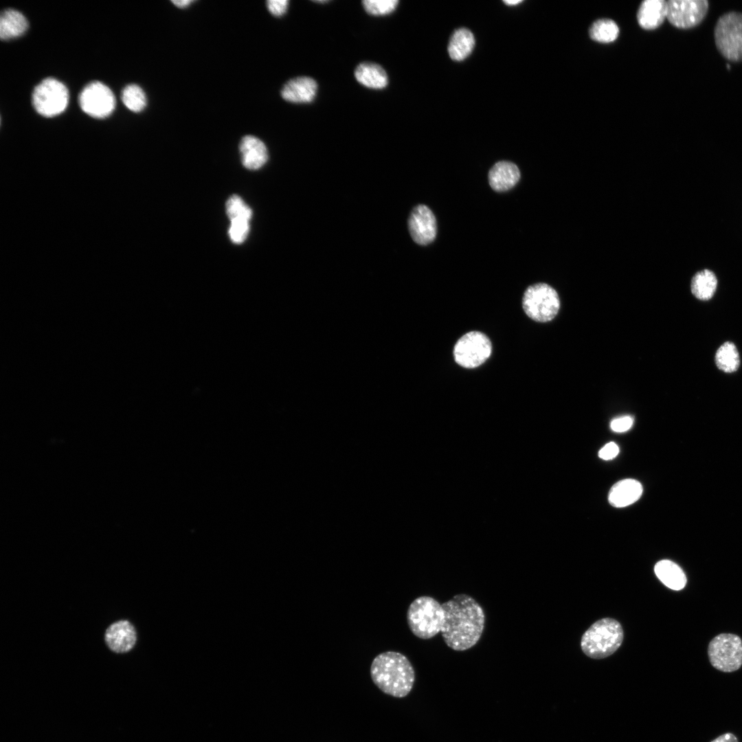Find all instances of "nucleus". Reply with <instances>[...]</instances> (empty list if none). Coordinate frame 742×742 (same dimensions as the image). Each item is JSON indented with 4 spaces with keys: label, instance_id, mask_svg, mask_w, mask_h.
I'll return each instance as SVG.
<instances>
[{
    "label": "nucleus",
    "instance_id": "2eb2a0df",
    "mask_svg": "<svg viewBox=\"0 0 742 742\" xmlns=\"http://www.w3.org/2000/svg\"><path fill=\"white\" fill-rule=\"evenodd\" d=\"M521 177L519 168L513 162L500 161L495 164L488 175V183L496 192H505L513 188Z\"/></svg>",
    "mask_w": 742,
    "mask_h": 742
},
{
    "label": "nucleus",
    "instance_id": "dca6fc26",
    "mask_svg": "<svg viewBox=\"0 0 742 742\" xmlns=\"http://www.w3.org/2000/svg\"><path fill=\"white\" fill-rule=\"evenodd\" d=\"M239 150L242 163L247 169H259L268 160V152L265 144L255 136L243 137L240 142Z\"/></svg>",
    "mask_w": 742,
    "mask_h": 742
},
{
    "label": "nucleus",
    "instance_id": "f03ea898",
    "mask_svg": "<svg viewBox=\"0 0 742 742\" xmlns=\"http://www.w3.org/2000/svg\"><path fill=\"white\" fill-rule=\"evenodd\" d=\"M370 677L383 693L402 698L412 690L415 671L405 655L396 651H385L377 655L372 660Z\"/></svg>",
    "mask_w": 742,
    "mask_h": 742
},
{
    "label": "nucleus",
    "instance_id": "f3484780",
    "mask_svg": "<svg viewBox=\"0 0 742 742\" xmlns=\"http://www.w3.org/2000/svg\"><path fill=\"white\" fill-rule=\"evenodd\" d=\"M642 491V486L638 480L624 479L612 486L609 492L608 500L614 507H625L638 501Z\"/></svg>",
    "mask_w": 742,
    "mask_h": 742
},
{
    "label": "nucleus",
    "instance_id": "4468645a",
    "mask_svg": "<svg viewBox=\"0 0 742 742\" xmlns=\"http://www.w3.org/2000/svg\"><path fill=\"white\" fill-rule=\"evenodd\" d=\"M136 640L135 629L127 620H120L113 623L105 633L106 644L116 653L128 652L133 647Z\"/></svg>",
    "mask_w": 742,
    "mask_h": 742
},
{
    "label": "nucleus",
    "instance_id": "a211bd4d",
    "mask_svg": "<svg viewBox=\"0 0 742 742\" xmlns=\"http://www.w3.org/2000/svg\"><path fill=\"white\" fill-rule=\"evenodd\" d=\"M667 14V2L664 0H646L641 3L637 13L640 26L647 30L662 25Z\"/></svg>",
    "mask_w": 742,
    "mask_h": 742
},
{
    "label": "nucleus",
    "instance_id": "c756f323",
    "mask_svg": "<svg viewBox=\"0 0 742 742\" xmlns=\"http://www.w3.org/2000/svg\"><path fill=\"white\" fill-rule=\"evenodd\" d=\"M633 423V418L632 416H623L613 419L610 423V427L615 432H625L632 427Z\"/></svg>",
    "mask_w": 742,
    "mask_h": 742
},
{
    "label": "nucleus",
    "instance_id": "9b49d317",
    "mask_svg": "<svg viewBox=\"0 0 742 742\" xmlns=\"http://www.w3.org/2000/svg\"><path fill=\"white\" fill-rule=\"evenodd\" d=\"M666 2V19L671 24L680 29L698 25L708 11L706 0H670Z\"/></svg>",
    "mask_w": 742,
    "mask_h": 742
},
{
    "label": "nucleus",
    "instance_id": "cd10ccee",
    "mask_svg": "<svg viewBox=\"0 0 742 742\" xmlns=\"http://www.w3.org/2000/svg\"><path fill=\"white\" fill-rule=\"evenodd\" d=\"M398 0H364L362 1L366 12L373 16H383L392 13L397 7Z\"/></svg>",
    "mask_w": 742,
    "mask_h": 742
},
{
    "label": "nucleus",
    "instance_id": "f704fd0d",
    "mask_svg": "<svg viewBox=\"0 0 742 742\" xmlns=\"http://www.w3.org/2000/svg\"><path fill=\"white\" fill-rule=\"evenodd\" d=\"M504 2L508 5H515L522 2L521 0H504Z\"/></svg>",
    "mask_w": 742,
    "mask_h": 742
},
{
    "label": "nucleus",
    "instance_id": "b1692460",
    "mask_svg": "<svg viewBox=\"0 0 742 742\" xmlns=\"http://www.w3.org/2000/svg\"><path fill=\"white\" fill-rule=\"evenodd\" d=\"M715 361L717 367L726 373L736 372L740 365V357L735 344L726 341L717 349Z\"/></svg>",
    "mask_w": 742,
    "mask_h": 742
},
{
    "label": "nucleus",
    "instance_id": "6ab92c4d",
    "mask_svg": "<svg viewBox=\"0 0 742 742\" xmlns=\"http://www.w3.org/2000/svg\"><path fill=\"white\" fill-rule=\"evenodd\" d=\"M354 75L359 83L374 89H381L387 87L388 76L385 69L379 65L363 62L359 64L355 69Z\"/></svg>",
    "mask_w": 742,
    "mask_h": 742
},
{
    "label": "nucleus",
    "instance_id": "0eeeda50",
    "mask_svg": "<svg viewBox=\"0 0 742 742\" xmlns=\"http://www.w3.org/2000/svg\"><path fill=\"white\" fill-rule=\"evenodd\" d=\"M712 666L716 669L730 673L742 665V640L732 633H720L713 638L708 647Z\"/></svg>",
    "mask_w": 742,
    "mask_h": 742
},
{
    "label": "nucleus",
    "instance_id": "9d476101",
    "mask_svg": "<svg viewBox=\"0 0 742 742\" xmlns=\"http://www.w3.org/2000/svg\"><path fill=\"white\" fill-rule=\"evenodd\" d=\"M78 102L85 113L98 119L111 115L115 106V98L112 91L98 81L91 82L83 88Z\"/></svg>",
    "mask_w": 742,
    "mask_h": 742
},
{
    "label": "nucleus",
    "instance_id": "423d86ee",
    "mask_svg": "<svg viewBox=\"0 0 742 742\" xmlns=\"http://www.w3.org/2000/svg\"><path fill=\"white\" fill-rule=\"evenodd\" d=\"M522 306L525 313L538 322H548L558 313L560 300L554 288L546 283H536L524 291Z\"/></svg>",
    "mask_w": 742,
    "mask_h": 742
},
{
    "label": "nucleus",
    "instance_id": "1a4fd4ad",
    "mask_svg": "<svg viewBox=\"0 0 742 742\" xmlns=\"http://www.w3.org/2000/svg\"><path fill=\"white\" fill-rule=\"evenodd\" d=\"M492 344L483 333L473 330L462 335L456 343L453 355L455 361L465 368H475L491 356Z\"/></svg>",
    "mask_w": 742,
    "mask_h": 742
},
{
    "label": "nucleus",
    "instance_id": "72a5a7b5",
    "mask_svg": "<svg viewBox=\"0 0 742 742\" xmlns=\"http://www.w3.org/2000/svg\"><path fill=\"white\" fill-rule=\"evenodd\" d=\"M193 1H194L192 0L172 1V2L179 8H186Z\"/></svg>",
    "mask_w": 742,
    "mask_h": 742
},
{
    "label": "nucleus",
    "instance_id": "ddd939ff",
    "mask_svg": "<svg viewBox=\"0 0 742 742\" xmlns=\"http://www.w3.org/2000/svg\"><path fill=\"white\" fill-rule=\"evenodd\" d=\"M317 82L308 76H299L287 81L281 89V96L291 103H310L317 92Z\"/></svg>",
    "mask_w": 742,
    "mask_h": 742
},
{
    "label": "nucleus",
    "instance_id": "412c9836",
    "mask_svg": "<svg viewBox=\"0 0 742 742\" xmlns=\"http://www.w3.org/2000/svg\"><path fill=\"white\" fill-rule=\"evenodd\" d=\"M27 26L22 13L13 9L5 10L0 18V37L2 40L19 37L25 32Z\"/></svg>",
    "mask_w": 742,
    "mask_h": 742
},
{
    "label": "nucleus",
    "instance_id": "4be33fe9",
    "mask_svg": "<svg viewBox=\"0 0 742 742\" xmlns=\"http://www.w3.org/2000/svg\"><path fill=\"white\" fill-rule=\"evenodd\" d=\"M718 280L715 273L708 269L697 271L692 278L690 291L701 301L710 300L716 291Z\"/></svg>",
    "mask_w": 742,
    "mask_h": 742
},
{
    "label": "nucleus",
    "instance_id": "393cba45",
    "mask_svg": "<svg viewBox=\"0 0 742 742\" xmlns=\"http://www.w3.org/2000/svg\"><path fill=\"white\" fill-rule=\"evenodd\" d=\"M589 34L591 39L596 42L609 43L618 38L619 28L611 19H601L592 23L589 30Z\"/></svg>",
    "mask_w": 742,
    "mask_h": 742
},
{
    "label": "nucleus",
    "instance_id": "7c9ffc66",
    "mask_svg": "<svg viewBox=\"0 0 742 742\" xmlns=\"http://www.w3.org/2000/svg\"><path fill=\"white\" fill-rule=\"evenodd\" d=\"M289 1L287 0H269L267 1V7L269 12L275 16L284 15L288 8Z\"/></svg>",
    "mask_w": 742,
    "mask_h": 742
},
{
    "label": "nucleus",
    "instance_id": "aec40b11",
    "mask_svg": "<svg viewBox=\"0 0 742 742\" xmlns=\"http://www.w3.org/2000/svg\"><path fill=\"white\" fill-rule=\"evenodd\" d=\"M654 572L660 581L668 588L680 590L686 584V576L682 569L675 562L663 559L654 567Z\"/></svg>",
    "mask_w": 742,
    "mask_h": 742
},
{
    "label": "nucleus",
    "instance_id": "c9c22d12",
    "mask_svg": "<svg viewBox=\"0 0 742 742\" xmlns=\"http://www.w3.org/2000/svg\"><path fill=\"white\" fill-rule=\"evenodd\" d=\"M317 3H326L328 1H316Z\"/></svg>",
    "mask_w": 742,
    "mask_h": 742
},
{
    "label": "nucleus",
    "instance_id": "20e7f679",
    "mask_svg": "<svg viewBox=\"0 0 742 742\" xmlns=\"http://www.w3.org/2000/svg\"><path fill=\"white\" fill-rule=\"evenodd\" d=\"M443 618L442 604L429 596L414 599L407 611V621L410 631L422 640L430 639L441 632Z\"/></svg>",
    "mask_w": 742,
    "mask_h": 742
},
{
    "label": "nucleus",
    "instance_id": "f257e3e1",
    "mask_svg": "<svg viewBox=\"0 0 742 742\" xmlns=\"http://www.w3.org/2000/svg\"><path fill=\"white\" fill-rule=\"evenodd\" d=\"M442 605L444 618L440 633L447 646L456 651L474 647L484 629L485 614L481 605L466 594H456Z\"/></svg>",
    "mask_w": 742,
    "mask_h": 742
},
{
    "label": "nucleus",
    "instance_id": "5701e85b",
    "mask_svg": "<svg viewBox=\"0 0 742 742\" xmlns=\"http://www.w3.org/2000/svg\"><path fill=\"white\" fill-rule=\"evenodd\" d=\"M474 45L475 39L471 32L466 28L458 29L453 34L449 43V56L454 60H462L471 53Z\"/></svg>",
    "mask_w": 742,
    "mask_h": 742
},
{
    "label": "nucleus",
    "instance_id": "39448f33",
    "mask_svg": "<svg viewBox=\"0 0 742 742\" xmlns=\"http://www.w3.org/2000/svg\"><path fill=\"white\" fill-rule=\"evenodd\" d=\"M714 37L721 54L732 62L742 61V13L729 12L717 20Z\"/></svg>",
    "mask_w": 742,
    "mask_h": 742
},
{
    "label": "nucleus",
    "instance_id": "2f4dec72",
    "mask_svg": "<svg viewBox=\"0 0 742 742\" xmlns=\"http://www.w3.org/2000/svg\"><path fill=\"white\" fill-rule=\"evenodd\" d=\"M619 453V447L614 442H610L606 444L598 451V456L600 458L609 460L614 458Z\"/></svg>",
    "mask_w": 742,
    "mask_h": 742
},
{
    "label": "nucleus",
    "instance_id": "f8f14e48",
    "mask_svg": "<svg viewBox=\"0 0 742 742\" xmlns=\"http://www.w3.org/2000/svg\"><path fill=\"white\" fill-rule=\"evenodd\" d=\"M408 229L413 240L420 245H427L434 240L437 223L432 211L425 205H416L408 218Z\"/></svg>",
    "mask_w": 742,
    "mask_h": 742
},
{
    "label": "nucleus",
    "instance_id": "6e6552de",
    "mask_svg": "<svg viewBox=\"0 0 742 742\" xmlns=\"http://www.w3.org/2000/svg\"><path fill=\"white\" fill-rule=\"evenodd\" d=\"M69 102V91L59 80L47 78L34 88L32 104L38 113L44 117H54L63 113Z\"/></svg>",
    "mask_w": 742,
    "mask_h": 742
},
{
    "label": "nucleus",
    "instance_id": "c85d7f7f",
    "mask_svg": "<svg viewBox=\"0 0 742 742\" xmlns=\"http://www.w3.org/2000/svg\"><path fill=\"white\" fill-rule=\"evenodd\" d=\"M249 229V221L245 219L231 221L228 232L230 239L234 243H242L246 239Z\"/></svg>",
    "mask_w": 742,
    "mask_h": 742
},
{
    "label": "nucleus",
    "instance_id": "7ed1b4c3",
    "mask_svg": "<svg viewBox=\"0 0 742 742\" xmlns=\"http://www.w3.org/2000/svg\"><path fill=\"white\" fill-rule=\"evenodd\" d=\"M623 638V629L620 622L611 618H604L592 624L584 633L581 647L587 656L603 659L618 650Z\"/></svg>",
    "mask_w": 742,
    "mask_h": 742
},
{
    "label": "nucleus",
    "instance_id": "a878e982",
    "mask_svg": "<svg viewBox=\"0 0 742 742\" xmlns=\"http://www.w3.org/2000/svg\"><path fill=\"white\" fill-rule=\"evenodd\" d=\"M122 100L129 110L135 113L144 110L147 104L144 91L135 84L128 85L123 89Z\"/></svg>",
    "mask_w": 742,
    "mask_h": 742
},
{
    "label": "nucleus",
    "instance_id": "473e14b6",
    "mask_svg": "<svg viewBox=\"0 0 742 742\" xmlns=\"http://www.w3.org/2000/svg\"><path fill=\"white\" fill-rule=\"evenodd\" d=\"M711 742H739L737 737L732 733H725L718 737Z\"/></svg>",
    "mask_w": 742,
    "mask_h": 742
},
{
    "label": "nucleus",
    "instance_id": "bb28decb",
    "mask_svg": "<svg viewBox=\"0 0 742 742\" xmlns=\"http://www.w3.org/2000/svg\"><path fill=\"white\" fill-rule=\"evenodd\" d=\"M226 212L230 221L236 219L249 221L252 216L251 208L236 194L231 196L227 201Z\"/></svg>",
    "mask_w": 742,
    "mask_h": 742
}]
</instances>
